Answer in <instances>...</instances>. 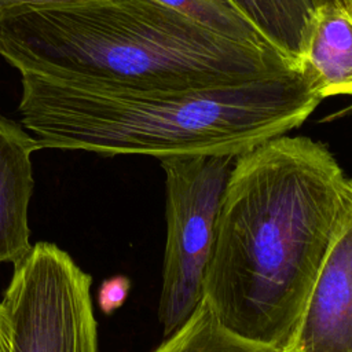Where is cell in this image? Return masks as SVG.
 <instances>
[{
  "label": "cell",
  "mask_w": 352,
  "mask_h": 352,
  "mask_svg": "<svg viewBox=\"0 0 352 352\" xmlns=\"http://www.w3.org/2000/svg\"><path fill=\"white\" fill-rule=\"evenodd\" d=\"M92 278L65 250L33 245L4 292L10 352H98Z\"/></svg>",
  "instance_id": "obj_5"
},
{
  "label": "cell",
  "mask_w": 352,
  "mask_h": 352,
  "mask_svg": "<svg viewBox=\"0 0 352 352\" xmlns=\"http://www.w3.org/2000/svg\"><path fill=\"white\" fill-rule=\"evenodd\" d=\"M348 14V16L352 19V0H336Z\"/></svg>",
  "instance_id": "obj_15"
},
{
  "label": "cell",
  "mask_w": 352,
  "mask_h": 352,
  "mask_svg": "<svg viewBox=\"0 0 352 352\" xmlns=\"http://www.w3.org/2000/svg\"><path fill=\"white\" fill-rule=\"evenodd\" d=\"M153 352H270L249 345L220 326L202 300L190 319Z\"/></svg>",
  "instance_id": "obj_10"
},
{
  "label": "cell",
  "mask_w": 352,
  "mask_h": 352,
  "mask_svg": "<svg viewBox=\"0 0 352 352\" xmlns=\"http://www.w3.org/2000/svg\"><path fill=\"white\" fill-rule=\"evenodd\" d=\"M21 124L43 148L239 157L304 124L320 96L296 70L194 89L21 76Z\"/></svg>",
  "instance_id": "obj_2"
},
{
  "label": "cell",
  "mask_w": 352,
  "mask_h": 352,
  "mask_svg": "<svg viewBox=\"0 0 352 352\" xmlns=\"http://www.w3.org/2000/svg\"><path fill=\"white\" fill-rule=\"evenodd\" d=\"M285 352H352V179L349 177L330 249Z\"/></svg>",
  "instance_id": "obj_6"
},
{
  "label": "cell",
  "mask_w": 352,
  "mask_h": 352,
  "mask_svg": "<svg viewBox=\"0 0 352 352\" xmlns=\"http://www.w3.org/2000/svg\"><path fill=\"white\" fill-rule=\"evenodd\" d=\"M0 56L21 76L142 89L235 84L290 69L276 51L224 37L157 0L4 11Z\"/></svg>",
  "instance_id": "obj_3"
},
{
  "label": "cell",
  "mask_w": 352,
  "mask_h": 352,
  "mask_svg": "<svg viewBox=\"0 0 352 352\" xmlns=\"http://www.w3.org/2000/svg\"><path fill=\"white\" fill-rule=\"evenodd\" d=\"M43 148L22 124L0 116V264H16L32 250L29 204L32 155Z\"/></svg>",
  "instance_id": "obj_7"
},
{
  "label": "cell",
  "mask_w": 352,
  "mask_h": 352,
  "mask_svg": "<svg viewBox=\"0 0 352 352\" xmlns=\"http://www.w3.org/2000/svg\"><path fill=\"white\" fill-rule=\"evenodd\" d=\"M131 290V280L125 275H116L103 280L98 289V305L106 315L124 305Z\"/></svg>",
  "instance_id": "obj_12"
},
{
  "label": "cell",
  "mask_w": 352,
  "mask_h": 352,
  "mask_svg": "<svg viewBox=\"0 0 352 352\" xmlns=\"http://www.w3.org/2000/svg\"><path fill=\"white\" fill-rule=\"evenodd\" d=\"M320 99L352 96V19L336 0H324L297 66Z\"/></svg>",
  "instance_id": "obj_8"
},
{
  "label": "cell",
  "mask_w": 352,
  "mask_h": 352,
  "mask_svg": "<svg viewBox=\"0 0 352 352\" xmlns=\"http://www.w3.org/2000/svg\"><path fill=\"white\" fill-rule=\"evenodd\" d=\"M11 351V331L3 304L0 302V352Z\"/></svg>",
  "instance_id": "obj_14"
},
{
  "label": "cell",
  "mask_w": 352,
  "mask_h": 352,
  "mask_svg": "<svg viewBox=\"0 0 352 352\" xmlns=\"http://www.w3.org/2000/svg\"><path fill=\"white\" fill-rule=\"evenodd\" d=\"M346 176L307 136H279L235 158L204 278V301L231 336L285 352L330 249Z\"/></svg>",
  "instance_id": "obj_1"
},
{
  "label": "cell",
  "mask_w": 352,
  "mask_h": 352,
  "mask_svg": "<svg viewBox=\"0 0 352 352\" xmlns=\"http://www.w3.org/2000/svg\"><path fill=\"white\" fill-rule=\"evenodd\" d=\"M91 0H0V14L14 8H48V7H65L85 3Z\"/></svg>",
  "instance_id": "obj_13"
},
{
  "label": "cell",
  "mask_w": 352,
  "mask_h": 352,
  "mask_svg": "<svg viewBox=\"0 0 352 352\" xmlns=\"http://www.w3.org/2000/svg\"><path fill=\"white\" fill-rule=\"evenodd\" d=\"M198 25L235 41L260 47L268 43L258 30L227 0H157ZM272 50V48H271Z\"/></svg>",
  "instance_id": "obj_11"
},
{
  "label": "cell",
  "mask_w": 352,
  "mask_h": 352,
  "mask_svg": "<svg viewBox=\"0 0 352 352\" xmlns=\"http://www.w3.org/2000/svg\"><path fill=\"white\" fill-rule=\"evenodd\" d=\"M297 72L318 8L324 0H227Z\"/></svg>",
  "instance_id": "obj_9"
},
{
  "label": "cell",
  "mask_w": 352,
  "mask_h": 352,
  "mask_svg": "<svg viewBox=\"0 0 352 352\" xmlns=\"http://www.w3.org/2000/svg\"><path fill=\"white\" fill-rule=\"evenodd\" d=\"M236 157L172 154L160 158L166 186V242L158 319L176 333L204 298L221 198Z\"/></svg>",
  "instance_id": "obj_4"
}]
</instances>
